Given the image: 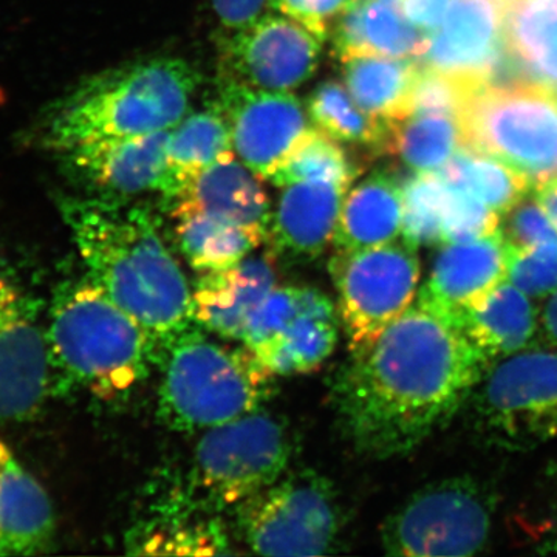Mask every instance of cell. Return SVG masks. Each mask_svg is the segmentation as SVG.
<instances>
[{"label": "cell", "mask_w": 557, "mask_h": 557, "mask_svg": "<svg viewBox=\"0 0 557 557\" xmlns=\"http://www.w3.org/2000/svg\"><path fill=\"white\" fill-rule=\"evenodd\" d=\"M486 366L457 322L416 298L333 381L339 431L361 456H405L456 416Z\"/></svg>", "instance_id": "6da1fadb"}, {"label": "cell", "mask_w": 557, "mask_h": 557, "mask_svg": "<svg viewBox=\"0 0 557 557\" xmlns=\"http://www.w3.org/2000/svg\"><path fill=\"white\" fill-rule=\"evenodd\" d=\"M58 208L95 284L137 319L159 347L196 324L190 285L161 236L159 218L135 200L58 197Z\"/></svg>", "instance_id": "7a4b0ae2"}, {"label": "cell", "mask_w": 557, "mask_h": 557, "mask_svg": "<svg viewBox=\"0 0 557 557\" xmlns=\"http://www.w3.org/2000/svg\"><path fill=\"white\" fill-rule=\"evenodd\" d=\"M199 83L197 70L180 58H150L109 70L50 106L36 126V143L61 156L91 143L172 129Z\"/></svg>", "instance_id": "3957f363"}, {"label": "cell", "mask_w": 557, "mask_h": 557, "mask_svg": "<svg viewBox=\"0 0 557 557\" xmlns=\"http://www.w3.org/2000/svg\"><path fill=\"white\" fill-rule=\"evenodd\" d=\"M47 343L58 368L101 399L127 394L160 364L148 330L90 277L58 293Z\"/></svg>", "instance_id": "277c9868"}, {"label": "cell", "mask_w": 557, "mask_h": 557, "mask_svg": "<svg viewBox=\"0 0 557 557\" xmlns=\"http://www.w3.org/2000/svg\"><path fill=\"white\" fill-rule=\"evenodd\" d=\"M160 423L175 432H200L262 408L276 375L240 346L209 338L196 324L161 355Z\"/></svg>", "instance_id": "5b68a950"}, {"label": "cell", "mask_w": 557, "mask_h": 557, "mask_svg": "<svg viewBox=\"0 0 557 557\" xmlns=\"http://www.w3.org/2000/svg\"><path fill=\"white\" fill-rule=\"evenodd\" d=\"M295 437L284 418L263 408L201 435L186 490L211 511H233L287 472Z\"/></svg>", "instance_id": "8992f818"}, {"label": "cell", "mask_w": 557, "mask_h": 557, "mask_svg": "<svg viewBox=\"0 0 557 557\" xmlns=\"http://www.w3.org/2000/svg\"><path fill=\"white\" fill-rule=\"evenodd\" d=\"M465 148L522 172L531 185L557 177V90L542 83L480 86L460 115Z\"/></svg>", "instance_id": "52a82bcc"}, {"label": "cell", "mask_w": 557, "mask_h": 557, "mask_svg": "<svg viewBox=\"0 0 557 557\" xmlns=\"http://www.w3.org/2000/svg\"><path fill=\"white\" fill-rule=\"evenodd\" d=\"M233 516L240 541L262 556L327 555L343 528L335 486L311 469L285 472Z\"/></svg>", "instance_id": "ba28073f"}, {"label": "cell", "mask_w": 557, "mask_h": 557, "mask_svg": "<svg viewBox=\"0 0 557 557\" xmlns=\"http://www.w3.org/2000/svg\"><path fill=\"white\" fill-rule=\"evenodd\" d=\"M496 498L478 479L458 475L418 491L388 516L381 541L392 556H472L491 536Z\"/></svg>", "instance_id": "9c48e42d"}, {"label": "cell", "mask_w": 557, "mask_h": 557, "mask_svg": "<svg viewBox=\"0 0 557 557\" xmlns=\"http://www.w3.org/2000/svg\"><path fill=\"white\" fill-rule=\"evenodd\" d=\"M417 248L398 239L359 251L336 249L329 270L350 357L368 350L412 306L420 284Z\"/></svg>", "instance_id": "30bf717a"}, {"label": "cell", "mask_w": 557, "mask_h": 557, "mask_svg": "<svg viewBox=\"0 0 557 557\" xmlns=\"http://www.w3.org/2000/svg\"><path fill=\"white\" fill-rule=\"evenodd\" d=\"M475 388V421L487 442L523 450L557 440V348L511 355Z\"/></svg>", "instance_id": "8fae6325"}, {"label": "cell", "mask_w": 557, "mask_h": 557, "mask_svg": "<svg viewBox=\"0 0 557 557\" xmlns=\"http://www.w3.org/2000/svg\"><path fill=\"white\" fill-rule=\"evenodd\" d=\"M341 321L325 293L276 285L255 311L242 344L276 376L317 372L339 339Z\"/></svg>", "instance_id": "7c38bea8"}, {"label": "cell", "mask_w": 557, "mask_h": 557, "mask_svg": "<svg viewBox=\"0 0 557 557\" xmlns=\"http://www.w3.org/2000/svg\"><path fill=\"white\" fill-rule=\"evenodd\" d=\"M218 104L237 156L262 180L271 178L311 129L302 102L288 91L255 89L222 78Z\"/></svg>", "instance_id": "4fadbf2b"}, {"label": "cell", "mask_w": 557, "mask_h": 557, "mask_svg": "<svg viewBox=\"0 0 557 557\" xmlns=\"http://www.w3.org/2000/svg\"><path fill=\"white\" fill-rule=\"evenodd\" d=\"M322 40L289 17L267 14L223 46V79L255 89L287 91L313 75Z\"/></svg>", "instance_id": "5bb4252c"}, {"label": "cell", "mask_w": 557, "mask_h": 557, "mask_svg": "<svg viewBox=\"0 0 557 557\" xmlns=\"http://www.w3.org/2000/svg\"><path fill=\"white\" fill-rule=\"evenodd\" d=\"M47 336L27 298L0 277V421L35 416L49 392Z\"/></svg>", "instance_id": "9a60e30c"}, {"label": "cell", "mask_w": 557, "mask_h": 557, "mask_svg": "<svg viewBox=\"0 0 557 557\" xmlns=\"http://www.w3.org/2000/svg\"><path fill=\"white\" fill-rule=\"evenodd\" d=\"M172 129L79 146L61 153L62 168L94 196L135 200L160 193Z\"/></svg>", "instance_id": "2e32d148"}, {"label": "cell", "mask_w": 557, "mask_h": 557, "mask_svg": "<svg viewBox=\"0 0 557 557\" xmlns=\"http://www.w3.org/2000/svg\"><path fill=\"white\" fill-rule=\"evenodd\" d=\"M276 258L249 255L230 269L203 273L190 287V314L205 332L242 343L255 311L276 287Z\"/></svg>", "instance_id": "e0dca14e"}, {"label": "cell", "mask_w": 557, "mask_h": 557, "mask_svg": "<svg viewBox=\"0 0 557 557\" xmlns=\"http://www.w3.org/2000/svg\"><path fill=\"white\" fill-rule=\"evenodd\" d=\"M507 0H450L445 20L420 62L428 67L483 83L504 49Z\"/></svg>", "instance_id": "ac0fdd59"}, {"label": "cell", "mask_w": 557, "mask_h": 557, "mask_svg": "<svg viewBox=\"0 0 557 557\" xmlns=\"http://www.w3.org/2000/svg\"><path fill=\"white\" fill-rule=\"evenodd\" d=\"M505 281L507 245L498 228L480 239L446 244L417 298L457 322Z\"/></svg>", "instance_id": "d6986e66"}, {"label": "cell", "mask_w": 557, "mask_h": 557, "mask_svg": "<svg viewBox=\"0 0 557 557\" xmlns=\"http://www.w3.org/2000/svg\"><path fill=\"white\" fill-rule=\"evenodd\" d=\"M134 555H231L222 515L211 511L185 485L174 491L138 522L127 539Z\"/></svg>", "instance_id": "ffe728a7"}, {"label": "cell", "mask_w": 557, "mask_h": 557, "mask_svg": "<svg viewBox=\"0 0 557 557\" xmlns=\"http://www.w3.org/2000/svg\"><path fill=\"white\" fill-rule=\"evenodd\" d=\"M346 186L302 182L285 186L271 211L269 251L274 258L310 260L333 244Z\"/></svg>", "instance_id": "44dd1931"}, {"label": "cell", "mask_w": 557, "mask_h": 557, "mask_svg": "<svg viewBox=\"0 0 557 557\" xmlns=\"http://www.w3.org/2000/svg\"><path fill=\"white\" fill-rule=\"evenodd\" d=\"M171 215L199 211L269 231L271 207L260 178L234 153L222 157L175 197Z\"/></svg>", "instance_id": "7402d4cb"}, {"label": "cell", "mask_w": 557, "mask_h": 557, "mask_svg": "<svg viewBox=\"0 0 557 557\" xmlns=\"http://www.w3.org/2000/svg\"><path fill=\"white\" fill-rule=\"evenodd\" d=\"M53 536L49 496L0 442V541L7 555H36Z\"/></svg>", "instance_id": "603a6c76"}, {"label": "cell", "mask_w": 557, "mask_h": 557, "mask_svg": "<svg viewBox=\"0 0 557 557\" xmlns=\"http://www.w3.org/2000/svg\"><path fill=\"white\" fill-rule=\"evenodd\" d=\"M403 205V185L394 174L369 175L347 190L333 245L338 251H359L398 240Z\"/></svg>", "instance_id": "cb8c5ba5"}, {"label": "cell", "mask_w": 557, "mask_h": 557, "mask_svg": "<svg viewBox=\"0 0 557 557\" xmlns=\"http://www.w3.org/2000/svg\"><path fill=\"white\" fill-rule=\"evenodd\" d=\"M457 324L490 364L530 347L537 332V314L530 296L505 281L465 311Z\"/></svg>", "instance_id": "d4e9b609"}, {"label": "cell", "mask_w": 557, "mask_h": 557, "mask_svg": "<svg viewBox=\"0 0 557 557\" xmlns=\"http://www.w3.org/2000/svg\"><path fill=\"white\" fill-rule=\"evenodd\" d=\"M233 138L218 102L189 115L171 131L160 196L166 208L201 172L233 153Z\"/></svg>", "instance_id": "484cf974"}, {"label": "cell", "mask_w": 557, "mask_h": 557, "mask_svg": "<svg viewBox=\"0 0 557 557\" xmlns=\"http://www.w3.org/2000/svg\"><path fill=\"white\" fill-rule=\"evenodd\" d=\"M171 218L180 251L190 269L200 274L236 265L269 239L267 230L207 212H178Z\"/></svg>", "instance_id": "4316f807"}, {"label": "cell", "mask_w": 557, "mask_h": 557, "mask_svg": "<svg viewBox=\"0 0 557 557\" xmlns=\"http://www.w3.org/2000/svg\"><path fill=\"white\" fill-rule=\"evenodd\" d=\"M343 64L344 83L366 112L388 121L408 119L420 61L368 54Z\"/></svg>", "instance_id": "83f0119b"}, {"label": "cell", "mask_w": 557, "mask_h": 557, "mask_svg": "<svg viewBox=\"0 0 557 557\" xmlns=\"http://www.w3.org/2000/svg\"><path fill=\"white\" fill-rule=\"evenodd\" d=\"M309 116L317 129L344 145L362 146L379 153H391L397 121L379 119L366 112L350 91L336 81L319 84L309 98Z\"/></svg>", "instance_id": "f1b7e54d"}, {"label": "cell", "mask_w": 557, "mask_h": 557, "mask_svg": "<svg viewBox=\"0 0 557 557\" xmlns=\"http://www.w3.org/2000/svg\"><path fill=\"white\" fill-rule=\"evenodd\" d=\"M505 39L539 83L557 90V0H507Z\"/></svg>", "instance_id": "f546056e"}, {"label": "cell", "mask_w": 557, "mask_h": 557, "mask_svg": "<svg viewBox=\"0 0 557 557\" xmlns=\"http://www.w3.org/2000/svg\"><path fill=\"white\" fill-rule=\"evenodd\" d=\"M438 174L448 185L467 190L497 214H507L533 190V185L522 172L465 146L454 153Z\"/></svg>", "instance_id": "4dcf8cb0"}, {"label": "cell", "mask_w": 557, "mask_h": 557, "mask_svg": "<svg viewBox=\"0 0 557 557\" xmlns=\"http://www.w3.org/2000/svg\"><path fill=\"white\" fill-rule=\"evenodd\" d=\"M463 146V129L456 116L417 113L395 124L391 153L412 171L440 172Z\"/></svg>", "instance_id": "1f68e13d"}, {"label": "cell", "mask_w": 557, "mask_h": 557, "mask_svg": "<svg viewBox=\"0 0 557 557\" xmlns=\"http://www.w3.org/2000/svg\"><path fill=\"white\" fill-rule=\"evenodd\" d=\"M359 172L361 170L351 163L336 139L319 129H310L271 175L270 182L278 188L302 182L338 183L350 188Z\"/></svg>", "instance_id": "d6a6232c"}, {"label": "cell", "mask_w": 557, "mask_h": 557, "mask_svg": "<svg viewBox=\"0 0 557 557\" xmlns=\"http://www.w3.org/2000/svg\"><path fill=\"white\" fill-rule=\"evenodd\" d=\"M361 32L366 57L420 61L431 40L408 20L399 0H362Z\"/></svg>", "instance_id": "836d02e7"}, {"label": "cell", "mask_w": 557, "mask_h": 557, "mask_svg": "<svg viewBox=\"0 0 557 557\" xmlns=\"http://www.w3.org/2000/svg\"><path fill=\"white\" fill-rule=\"evenodd\" d=\"M448 183L438 172H416L403 185V239L416 247L442 242V219Z\"/></svg>", "instance_id": "e575fe53"}, {"label": "cell", "mask_w": 557, "mask_h": 557, "mask_svg": "<svg viewBox=\"0 0 557 557\" xmlns=\"http://www.w3.org/2000/svg\"><path fill=\"white\" fill-rule=\"evenodd\" d=\"M478 86L475 81L421 64L410 97V115L443 113L460 120L469 95Z\"/></svg>", "instance_id": "d590c367"}, {"label": "cell", "mask_w": 557, "mask_h": 557, "mask_svg": "<svg viewBox=\"0 0 557 557\" xmlns=\"http://www.w3.org/2000/svg\"><path fill=\"white\" fill-rule=\"evenodd\" d=\"M500 228V214L467 190L448 185L442 219V244L490 236Z\"/></svg>", "instance_id": "8d00e7d4"}, {"label": "cell", "mask_w": 557, "mask_h": 557, "mask_svg": "<svg viewBox=\"0 0 557 557\" xmlns=\"http://www.w3.org/2000/svg\"><path fill=\"white\" fill-rule=\"evenodd\" d=\"M507 281L530 298L552 295L557 288V240L525 249L507 245Z\"/></svg>", "instance_id": "74e56055"}, {"label": "cell", "mask_w": 557, "mask_h": 557, "mask_svg": "<svg viewBox=\"0 0 557 557\" xmlns=\"http://www.w3.org/2000/svg\"><path fill=\"white\" fill-rule=\"evenodd\" d=\"M505 228H500L505 244L512 248H533L557 240V228L533 197H523L507 212Z\"/></svg>", "instance_id": "f35d334b"}, {"label": "cell", "mask_w": 557, "mask_h": 557, "mask_svg": "<svg viewBox=\"0 0 557 557\" xmlns=\"http://www.w3.org/2000/svg\"><path fill=\"white\" fill-rule=\"evenodd\" d=\"M354 0H270L274 7L289 20L298 22L313 33L319 40L329 36L332 22L347 9Z\"/></svg>", "instance_id": "ab89813d"}, {"label": "cell", "mask_w": 557, "mask_h": 557, "mask_svg": "<svg viewBox=\"0 0 557 557\" xmlns=\"http://www.w3.org/2000/svg\"><path fill=\"white\" fill-rule=\"evenodd\" d=\"M220 24L228 30H240L262 17L270 0H211Z\"/></svg>", "instance_id": "60d3db41"}, {"label": "cell", "mask_w": 557, "mask_h": 557, "mask_svg": "<svg viewBox=\"0 0 557 557\" xmlns=\"http://www.w3.org/2000/svg\"><path fill=\"white\" fill-rule=\"evenodd\" d=\"M449 2L450 0H403L401 9L418 30L432 36L445 20Z\"/></svg>", "instance_id": "b9f144b4"}, {"label": "cell", "mask_w": 557, "mask_h": 557, "mask_svg": "<svg viewBox=\"0 0 557 557\" xmlns=\"http://www.w3.org/2000/svg\"><path fill=\"white\" fill-rule=\"evenodd\" d=\"M533 196L557 228V177L534 186Z\"/></svg>", "instance_id": "7bdbcfd3"}, {"label": "cell", "mask_w": 557, "mask_h": 557, "mask_svg": "<svg viewBox=\"0 0 557 557\" xmlns=\"http://www.w3.org/2000/svg\"><path fill=\"white\" fill-rule=\"evenodd\" d=\"M541 322L545 338L553 347L557 348V288L549 295L547 304H545Z\"/></svg>", "instance_id": "ee69618b"}, {"label": "cell", "mask_w": 557, "mask_h": 557, "mask_svg": "<svg viewBox=\"0 0 557 557\" xmlns=\"http://www.w3.org/2000/svg\"><path fill=\"white\" fill-rule=\"evenodd\" d=\"M0 555L5 556L7 552L5 548H3L2 541H0Z\"/></svg>", "instance_id": "f6af8a7d"}, {"label": "cell", "mask_w": 557, "mask_h": 557, "mask_svg": "<svg viewBox=\"0 0 557 557\" xmlns=\"http://www.w3.org/2000/svg\"><path fill=\"white\" fill-rule=\"evenodd\" d=\"M553 549H555V552L557 553V539L555 541V544H553Z\"/></svg>", "instance_id": "bcb514c9"}]
</instances>
